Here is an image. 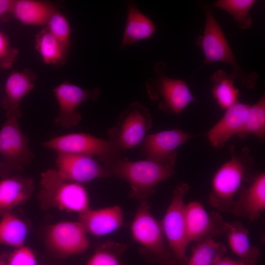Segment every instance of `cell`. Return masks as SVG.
<instances>
[{
    "label": "cell",
    "mask_w": 265,
    "mask_h": 265,
    "mask_svg": "<svg viewBox=\"0 0 265 265\" xmlns=\"http://www.w3.org/2000/svg\"><path fill=\"white\" fill-rule=\"evenodd\" d=\"M201 6L205 13L206 22L203 34L197 38L196 43L202 49L204 55V62L201 67L213 62L227 63L233 68L230 76L234 80H239L242 85L248 89L254 88L259 75L255 72L247 73L240 66L212 10L206 3Z\"/></svg>",
    "instance_id": "7a4b0ae2"
},
{
    "label": "cell",
    "mask_w": 265,
    "mask_h": 265,
    "mask_svg": "<svg viewBox=\"0 0 265 265\" xmlns=\"http://www.w3.org/2000/svg\"><path fill=\"white\" fill-rule=\"evenodd\" d=\"M118 124V141L124 151L143 141L152 127L153 120L147 107L138 102H133L120 114Z\"/></svg>",
    "instance_id": "7c38bea8"
},
{
    "label": "cell",
    "mask_w": 265,
    "mask_h": 265,
    "mask_svg": "<svg viewBox=\"0 0 265 265\" xmlns=\"http://www.w3.org/2000/svg\"><path fill=\"white\" fill-rule=\"evenodd\" d=\"M45 26L69 53L71 46V28L65 16L56 9L50 16Z\"/></svg>",
    "instance_id": "4dcf8cb0"
},
{
    "label": "cell",
    "mask_w": 265,
    "mask_h": 265,
    "mask_svg": "<svg viewBox=\"0 0 265 265\" xmlns=\"http://www.w3.org/2000/svg\"><path fill=\"white\" fill-rule=\"evenodd\" d=\"M174 168L148 159L131 161L122 158L110 170L112 176L128 183L129 196L141 202L148 201L158 184L173 176Z\"/></svg>",
    "instance_id": "277c9868"
},
{
    "label": "cell",
    "mask_w": 265,
    "mask_h": 265,
    "mask_svg": "<svg viewBox=\"0 0 265 265\" xmlns=\"http://www.w3.org/2000/svg\"><path fill=\"white\" fill-rule=\"evenodd\" d=\"M127 248L125 244L108 240L98 246L86 265H126L123 255Z\"/></svg>",
    "instance_id": "f1b7e54d"
},
{
    "label": "cell",
    "mask_w": 265,
    "mask_h": 265,
    "mask_svg": "<svg viewBox=\"0 0 265 265\" xmlns=\"http://www.w3.org/2000/svg\"><path fill=\"white\" fill-rule=\"evenodd\" d=\"M132 222L133 240L140 245L141 255L158 265H175L176 262L164 243L160 222L150 212L148 201L140 202Z\"/></svg>",
    "instance_id": "5b68a950"
},
{
    "label": "cell",
    "mask_w": 265,
    "mask_h": 265,
    "mask_svg": "<svg viewBox=\"0 0 265 265\" xmlns=\"http://www.w3.org/2000/svg\"><path fill=\"white\" fill-rule=\"evenodd\" d=\"M8 254L3 253L0 255V265H6Z\"/></svg>",
    "instance_id": "d590c367"
},
{
    "label": "cell",
    "mask_w": 265,
    "mask_h": 265,
    "mask_svg": "<svg viewBox=\"0 0 265 265\" xmlns=\"http://www.w3.org/2000/svg\"><path fill=\"white\" fill-rule=\"evenodd\" d=\"M230 159L223 163L214 174L208 202L222 212H229L240 187L248 183L253 175L254 159L248 147L240 151L234 145L229 147Z\"/></svg>",
    "instance_id": "6da1fadb"
},
{
    "label": "cell",
    "mask_w": 265,
    "mask_h": 265,
    "mask_svg": "<svg viewBox=\"0 0 265 265\" xmlns=\"http://www.w3.org/2000/svg\"><path fill=\"white\" fill-rule=\"evenodd\" d=\"M265 210V173L261 172L253 175L247 185L240 187L228 213L253 222Z\"/></svg>",
    "instance_id": "2e32d148"
},
{
    "label": "cell",
    "mask_w": 265,
    "mask_h": 265,
    "mask_svg": "<svg viewBox=\"0 0 265 265\" xmlns=\"http://www.w3.org/2000/svg\"><path fill=\"white\" fill-rule=\"evenodd\" d=\"M27 227L20 218L11 212L0 217V244L16 248L24 245Z\"/></svg>",
    "instance_id": "484cf974"
},
{
    "label": "cell",
    "mask_w": 265,
    "mask_h": 265,
    "mask_svg": "<svg viewBox=\"0 0 265 265\" xmlns=\"http://www.w3.org/2000/svg\"><path fill=\"white\" fill-rule=\"evenodd\" d=\"M38 197L42 205L68 212L82 213L90 209L87 191L79 183L62 178L55 168L43 172Z\"/></svg>",
    "instance_id": "8992f818"
},
{
    "label": "cell",
    "mask_w": 265,
    "mask_h": 265,
    "mask_svg": "<svg viewBox=\"0 0 265 265\" xmlns=\"http://www.w3.org/2000/svg\"><path fill=\"white\" fill-rule=\"evenodd\" d=\"M87 233L78 221L56 223L48 229L46 241L49 249L57 256L67 258L84 253L89 247Z\"/></svg>",
    "instance_id": "8fae6325"
},
{
    "label": "cell",
    "mask_w": 265,
    "mask_h": 265,
    "mask_svg": "<svg viewBox=\"0 0 265 265\" xmlns=\"http://www.w3.org/2000/svg\"><path fill=\"white\" fill-rule=\"evenodd\" d=\"M79 215V221L87 234L96 237L108 235L124 225L123 212L118 205L98 210L90 208Z\"/></svg>",
    "instance_id": "d6986e66"
},
{
    "label": "cell",
    "mask_w": 265,
    "mask_h": 265,
    "mask_svg": "<svg viewBox=\"0 0 265 265\" xmlns=\"http://www.w3.org/2000/svg\"><path fill=\"white\" fill-rule=\"evenodd\" d=\"M19 118L10 117L0 130V177L13 175L29 165L34 155L28 147V139L23 133Z\"/></svg>",
    "instance_id": "9c48e42d"
},
{
    "label": "cell",
    "mask_w": 265,
    "mask_h": 265,
    "mask_svg": "<svg viewBox=\"0 0 265 265\" xmlns=\"http://www.w3.org/2000/svg\"><path fill=\"white\" fill-rule=\"evenodd\" d=\"M186 233L189 243L212 238L224 233L225 221L217 212L207 211L201 203L192 201L186 205Z\"/></svg>",
    "instance_id": "9a60e30c"
},
{
    "label": "cell",
    "mask_w": 265,
    "mask_h": 265,
    "mask_svg": "<svg viewBox=\"0 0 265 265\" xmlns=\"http://www.w3.org/2000/svg\"><path fill=\"white\" fill-rule=\"evenodd\" d=\"M56 170L63 179L79 184L112 176L110 170L101 166L93 157L57 152Z\"/></svg>",
    "instance_id": "4fadbf2b"
},
{
    "label": "cell",
    "mask_w": 265,
    "mask_h": 265,
    "mask_svg": "<svg viewBox=\"0 0 265 265\" xmlns=\"http://www.w3.org/2000/svg\"><path fill=\"white\" fill-rule=\"evenodd\" d=\"M36 79L35 74L29 68L22 71L11 72L5 81L4 94L1 100L6 118L21 117L22 114L21 102L33 89Z\"/></svg>",
    "instance_id": "e0dca14e"
},
{
    "label": "cell",
    "mask_w": 265,
    "mask_h": 265,
    "mask_svg": "<svg viewBox=\"0 0 265 265\" xmlns=\"http://www.w3.org/2000/svg\"><path fill=\"white\" fill-rule=\"evenodd\" d=\"M227 251L222 243L208 238L192 247L191 254L186 265H213Z\"/></svg>",
    "instance_id": "4316f807"
},
{
    "label": "cell",
    "mask_w": 265,
    "mask_h": 265,
    "mask_svg": "<svg viewBox=\"0 0 265 265\" xmlns=\"http://www.w3.org/2000/svg\"><path fill=\"white\" fill-rule=\"evenodd\" d=\"M250 106L238 102L225 110L222 117L206 133L213 148H222L232 136L237 135L241 130Z\"/></svg>",
    "instance_id": "ac0fdd59"
},
{
    "label": "cell",
    "mask_w": 265,
    "mask_h": 265,
    "mask_svg": "<svg viewBox=\"0 0 265 265\" xmlns=\"http://www.w3.org/2000/svg\"><path fill=\"white\" fill-rule=\"evenodd\" d=\"M195 136L179 129L147 135L142 142L146 159L175 167L177 158L176 149Z\"/></svg>",
    "instance_id": "5bb4252c"
},
{
    "label": "cell",
    "mask_w": 265,
    "mask_h": 265,
    "mask_svg": "<svg viewBox=\"0 0 265 265\" xmlns=\"http://www.w3.org/2000/svg\"><path fill=\"white\" fill-rule=\"evenodd\" d=\"M126 6L127 16L120 45L122 49L150 38L156 30L153 21L142 13L134 2L128 1Z\"/></svg>",
    "instance_id": "7402d4cb"
},
{
    "label": "cell",
    "mask_w": 265,
    "mask_h": 265,
    "mask_svg": "<svg viewBox=\"0 0 265 265\" xmlns=\"http://www.w3.org/2000/svg\"><path fill=\"white\" fill-rule=\"evenodd\" d=\"M6 265H37L36 258L33 251L24 245L8 255Z\"/></svg>",
    "instance_id": "d6a6232c"
},
{
    "label": "cell",
    "mask_w": 265,
    "mask_h": 265,
    "mask_svg": "<svg viewBox=\"0 0 265 265\" xmlns=\"http://www.w3.org/2000/svg\"><path fill=\"white\" fill-rule=\"evenodd\" d=\"M229 246L245 265H256L260 256L259 248L250 240L249 231L239 221L226 222L224 227Z\"/></svg>",
    "instance_id": "44dd1931"
},
{
    "label": "cell",
    "mask_w": 265,
    "mask_h": 265,
    "mask_svg": "<svg viewBox=\"0 0 265 265\" xmlns=\"http://www.w3.org/2000/svg\"><path fill=\"white\" fill-rule=\"evenodd\" d=\"M256 1V0H218L213 5L215 8L231 14L241 29H248L252 24L250 10Z\"/></svg>",
    "instance_id": "f546056e"
},
{
    "label": "cell",
    "mask_w": 265,
    "mask_h": 265,
    "mask_svg": "<svg viewBox=\"0 0 265 265\" xmlns=\"http://www.w3.org/2000/svg\"><path fill=\"white\" fill-rule=\"evenodd\" d=\"M18 54V50L10 45L8 37L0 31V68H11Z\"/></svg>",
    "instance_id": "1f68e13d"
},
{
    "label": "cell",
    "mask_w": 265,
    "mask_h": 265,
    "mask_svg": "<svg viewBox=\"0 0 265 265\" xmlns=\"http://www.w3.org/2000/svg\"><path fill=\"white\" fill-rule=\"evenodd\" d=\"M33 189V180L28 177L13 175L2 179L0 181V218L27 200Z\"/></svg>",
    "instance_id": "ffe728a7"
},
{
    "label": "cell",
    "mask_w": 265,
    "mask_h": 265,
    "mask_svg": "<svg viewBox=\"0 0 265 265\" xmlns=\"http://www.w3.org/2000/svg\"><path fill=\"white\" fill-rule=\"evenodd\" d=\"M14 0H0V17L8 13H11V10Z\"/></svg>",
    "instance_id": "836d02e7"
},
{
    "label": "cell",
    "mask_w": 265,
    "mask_h": 265,
    "mask_svg": "<svg viewBox=\"0 0 265 265\" xmlns=\"http://www.w3.org/2000/svg\"><path fill=\"white\" fill-rule=\"evenodd\" d=\"M191 188L189 185L181 182L176 186L170 205L160 222L168 248L176 264L186 265L189 243L186 233V205L184 198Z\"/></svg>",
    "instance_id": "ba28073f"
},
{
    "label": "cell",
    "mask_w": 265,
    "mask_h": 265,
    "mask_svg": "<svg viewBox=\"0 0 265 265\" xmlns=\"http://www.w3.org/2000/svg\"><path fill=\"white\" fill-rule=\"evenodd\" d=\"M213 265H245L239 260H235L228 257H221Z\"/></svg>",
    "instance_id": "e575fe53"
},
{
    "label": "cell",
    "mask_w": 265,
    "mask_h": 265,
    "mask_svg": "<svg viewBox=\"0 0 265 265\" xmlns=\"http://www.w3.org/2000/svg\"><path fill=\"white\" fill-rule=\"evenodd\" d=\"M108 138H99L86 133H72L54 137L42 145L56 153H65L96 156L109 170L122 158L123 152L119 144L117 127L108 130Z\"/></svg>",
    "instance_id": "3957f363"
},
{
    "label": "cell",
    "mask_w": 265,
    "mask_h": 265,
    "mask_svg": "<svg viewBox=\"0 0 265 265\" xmlns=\"http://www.w3.org/2000/svg\"><path fill=\"white\" fill-rule=\"evenodd\" d=\"M155 77L147 80L145 86L149 98L158 104L159 110L170 114H180L196 101L186 82L166 75L167 66L162 61L153 67Z\"/></svg>",
    "instance_id": "52a82bcc"
},
{
    "label": "cell",
    "mask_w": 265,
    "mask_h": 265,
    "mask_svg": "<svg viewBox=\"0 0 265 265\" xmlns=\"http://www.w3.org/2000/svg\"><path fill=\"white\" fill-rule=\"evenodd\" d=\"M34 44L45 63L56 66L64 64L68 53L46 26L37 33Z\"/></svg>",
    "instance_id": "cb8c5ba5"
},
{
    "label": "cell",
    "mask_w": 265,
    "mask_h": 265,
    "mask_svg": "<svg viewBox=\"0 0 265 265\" xmlns=\"http://www.w3.org/2000/svg\"><path fill=\"white\" fill-rule=\"evenodd\" d=\"M250 134L259 140L265 137V96L264 95L255 104L250 105L244 125L237 136L241 138Z\"/></svg>",
    "instance_id": "83f0119b"
},
{
    "label": "cell",
    "mask_w": 265,
    "mask_h": 265,
    "mask_svg": "<svg viewBox=\"0 0 265 265\" xmlns=\"http://www.w3.org/2000/svg\"><path fill=\"white\" fill-rule=\"evenodd\" d=\"M56 9L53 4L49 2L16 0H14L11 13L23 24L44 27Z\"/></svg>",
    "instance_id": "603a6c76"
},
{
    "label": "cell",
    "mask_w": 265,
    "mask_h": 265,
    "mask_svg": "<svg viewBox=\"0 0 265 265\" xmlns=\"http://www.w3.org/2000/svg\"><path fill=\"white\" fill-rule=\"evenodd\" d=\"M212 94L217 104L226 110L238 103L239 90L234 86L235 80L223 69L217 70L211 76Z\"/></svg>",
    "instance_id": "d4e9b609"
},
{
    "label": "cell",
    "mask_w": 265,
    "mask_h": 265,
    "mask_svg": "<svg viewBox=\"0 0 265 265\" xmlns=\"http://www.w3.org/2000/svg\"><path fill=\"white\" fill-rule=\"evenodd\" d=\"M53 92L59 105L58 114L54 123L58 127L68 129L78 125L81 120L78 108L86 101H97L101 90L98 88L86 90L65 81L54 87Z\"/></svg>",
    "instance_id": "30bf717a"
}]
</instances>
